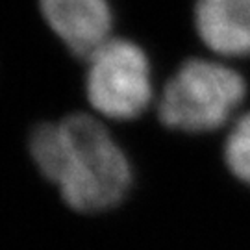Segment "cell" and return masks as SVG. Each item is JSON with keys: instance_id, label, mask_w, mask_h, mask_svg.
<instances>
[{"instance_id": "1", "label": "cell", "mask_w": 250, "mask_h": 250, "mask_svg": "<svg viewBox=\"0 0 250 250\" xmlns=\"http://www.w3.org/2000/svg\"><path fill=\"white\" fill-rule=\"evenodd\" d=\"M28 148L37 170L80 213L115 208L134 184L128 154L104 123L87 113L37 126Z\"/></svg>"}, {"instance_id": "2", "label": "cell", "mask_w": 250, "mask_h": 250, "mask_svg": "<svg viewBox=\"0 0 250 250\" xmlns=\"http://www.w3.org/2000/svg\"><path fill=\"white\" fill-rule=\"evenodd\" d=\"M250 100L249 76L223 60L184 62L158 97L161 125L184 134H213L232 125Z\"/></svg>"}, {"instance_id": "3", "label": "cell", "mask_w": 250, "mask_h": 250, "mask_svg": "<svg viewBox=\"0 0 250 250\" xmlns=\"http://www.w3.org/2000/svg\"><path fill=\"white\" fill-rule=\"evenodd\" d=\"M85 97L104 119L134 121L154 100L152 63L135 41L111 37L87 58Z\"/></svg>"}, {"instance_id": "4", "label": "cell", "mask_w": 250, "mask_h": 250, "mask_svg": "<svg viewBox=\"0 0 250 250\" xmlns=\"http://www.w3.org/2000/svg\"><path fill=\"white\" fill-rule=\"evenodd\" d=\"M39 9L63 45L85 60L111 39L109 0H39Z\"/></svg>"}, {"instance_id": "5", "label": "cell", "mask_w": 250, "mask_h": 250, "mask_svg": "<svg viewBox=\"0 0 250 250\" xmlns=\"http://www.w3.org/2000/svg\"><path fill=\"white\" fill-rule=\"evenodd\" d=\"M195 30L217 60H250V0H197Z\"/></svg>"}, {"instance_id": "6", "label": "cell", "mask_w": 250, "mask_h": 250, "mask_svg": "<svg viewBox=\"0 0 250 250\" xmlns=\"http://www.w3.org/2000/svg\"><path fill=\"white\" fill-rule=\"evenodd\" d=\"M221 161L228 176L250 191V107H245L226 128Z\"/></svg>"}]
</instances>
